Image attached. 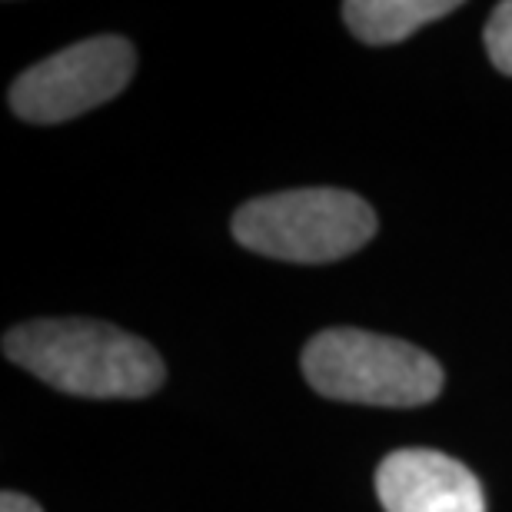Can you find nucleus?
<instances>
[{
    "instance_id": "2",
    "label": "nucleus",
    "mask_w": 512,
    "mask_h": 512,
    "mask_svg": "<svg viewBox=\"0 0 512 512\" xmlns=\"http://www.w3.org/2000/svg\"><path fill=\"white\" fill-rule=\"evenodd\" d=\"M303 376L326 399L363 406H426L443 393V366L419 346L353 330L316 333L303 350Z\"/></svg>"
},
{
    "instance_id": "7",
    "label": "nucleus",
    "mask_w": 512,
    "mask_h": 512,
    "mask_svg": "<svg viewBox=\"0 0 512 512\" xmlns=\"http://www.w3.org/2000/svg\"><path fill=\"white\" fill-rule=\"evenodd\" d=\"M486 54L493 60V67L499 74L512 77V0L499 4L493 10V17L486 20Z\"/></svg>"
},
{
    "instance_id": "1",
    "label": "nucleus",
    "mask_w": 512,
    "mask_h": 512,
    "mask_svg": "<svg viewBox=\"0 0 512 512\" xmlns=\"http://www.w3.org/2000/svg\"><path fill=\"white\" fill-rule=\"evenodd\" d=\"M20 370L70 396L140 399L163 386V360L147 340L100 320H34L4 336Z\"/></svg>"
},
{
    "instance_id": "6",
    "label": "nucleus",
    "mask_w": 512,
    "mask_h": 512,
    "mask_svg": "<svg viewBox=\"0 0 512 512\" xmlns=\"http://www.w3.org/2000/svg\"><path fill=\"white\" fill-rule=\"evenodd\" d=\"M453 10H459L456 0H350L343 4V17L363 44L386 47L413 37L419 27Z\"/></svg>"
},
{
    "instance_id": "3",
    "label": "nucleus",
    "mask_w": 512,
    "mask_h": 512,
    "mask_svg": "<svg viewBox=\"0 0 512 512\" xmlns=\"http://www.w3.org/2000/svg\"><path fill=\"white\" fill-rule=\"evenodd\" d=\"M376 213L350 190L310 187L256 197L233 213V237L270 260L333 263L373 240Z\"/></svg>"
},
{
    "instance_id": "8",
    "label": "nucleus",
    "mask_w": 512,
    "mask_h": 512,
    "mask_svg": "<svg viewBox=\"0 0 512 512\" xmlns=\"http://www.w3.org/2000/svg\"><path fill=\"white\" fill-rule=\"evenodd\" d=\"M0 512H44V509H40L30 496L14 493V489H7V493L0 496Z\"/></svg>"
},
{
    "instance_id": "5",
    "label": "nucleus",
    "mask_w": 512,
    "mask_h": 512,
    "mask_svg": "<svg viewBox=\"0 0 512 512\" xmlns=\"http://www.w3.org/2000/svg\"><path fill=\"white\" fill-rule=\"evenodd\" d=\"M376 493L386 512H486L479 479L436 449H396L380 463Z\"/></svg>"
},
{
    "instance_id": "4",
    "label": "nucleus",
    "mask_w": 512,
    "mask_h": 512,
    "mask_svg": "<svg viewBox=\"0 0 512 512\" xmlns=\"http://www.w3.org/2000/svg\"><path fill=\"white\" fill-rule=\"evenodd\" d=\"M133 70L137 54L124 37L80 40L20 74L10 87V110L27 124H64L114 100Z\"/></svg>"
}]
</instances>
